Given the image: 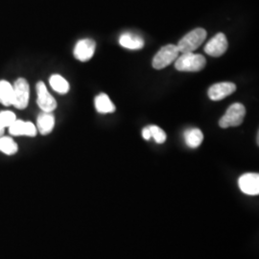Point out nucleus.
<instances>
[{"mask_svg": "<svg viewBox=\"0 0 259 259\" xmlns=\"http://www.w3.org/2000/svg\"><path fill=\"white\" fill-rule=\"evenodd\" d=\"M177 70L183 72H198L204 69L206 65V60L204 56L200 54L183 53V55L177 58L175 61Z\"/></svg>", "mask_w": 259, "mask_h": 259, "instance_id": "f257e3e1", "label": "nucleus"}, {"mask_svg": "<svg viewBox=\"0 0 259 259\" xmlns=\"http://www.w3.org/2000/svg\"><path fill=\"white\" fill-rule=\"evenodd\" d=\"M206 31L203 28H196L183 37L177 47L181 53H191L203 45L206 37Z\"/></svg>", "mask_w": 259, "mask_h": 259, "instance_id": "f03ea898", "label": "nucleus"}, {"mask_svg": "<svg viewBox=\"0 0 259 259\" xmlns=\"http://www.w3.org/2000/svg\"><path fill=\"white\" fill-rule=\"evenodd\" d=\"M246 115V108L241 103H234L228 109L225 115L219 120V126L222 129L237 127L243 123Z\"/></svg>", "mask_w": 259, "mask_h": 259, "instance_id": "7ed1b4c3", "label": "nucleus"}, {"mask_svg": "<svg viewBox=\"0 0 259 259\" xmlns=\"http://www.w3.org/2000/svg\"><path fill=\"white\" fill-rule=\"evenodd\" d=\"M179 49L175 45H167L162 47L153 59V67L155 69H163L175 62L179 57Z\"/></svg>", "mask_w": 259, "mask_h": 259, "instance_id": "20e7f679", "label": "nucleus"}, {"mask_svg": "<svg viewBox=\"0 0 259 259\" xmlns=\"http://www.w3.org/2000/svg\"><path fill=\"white\" fill-rule=\"evenodd\" d=\"M14 101L13 106L19 110H23L28 106L29 102V84L23 78L18 79L14 85Z\"/></svg>", "mask_w": 259, "mask_h": 259, "instance_id": "39448f33", "label": "nucleus"}, {"mask_svg": "<svg viewBox=\"0 0 259 259\" xmlns=\"http://www.w3.org/2000/svg\"><path fill=\"white\" fill-rule=\"evenodd\" d=\"M37 90V104L39 109L45 112H52L57 108L55 98L50 94L44 82H38L36 85Z\"/></svg>", "mask_w": 259, "mask_h": 259, "instance_id": "423d86ee", "label": "nucleus"}, {"mask_svg": "<svg viewBox=\"0 0 259 259\" xmlns=\"http://www.w3.org/2000/svg\"><path fill=\"white\" fill-rule=\"evenodd\" d=\"M228 39L225 34L218 33L205 45L204 52L207 55L218 58L224 55L228 49Z\"/></svg>", "mask_w": 259, "mask_h": 259, "instance_id": "0eeeda50", "label": "nucleus"}, {"mask_svg": "<svg viewBox=\"0 0 259 259\" xmlns=\"http://www.w3.org/2000/svg\"><path fill=\"white\" fill-rule=\"evenodd\" d=\"M238 186L244 194L256 196L259 194V175L256 173H246L239 178Z\"/></svg>", "mask_w": 259, "mask_h": 259, "instance_id": "6e6552de", "label": "nucleus"}, {"mask_svg": "<svg viewBox=\"0 0 259 259\" xmlns=\"http://www.w3.org/2000/svg\"><path fill=\"white\" fill-rule=\"evenodd\" d=\"M96 44L91 38L79 40L74 48V57L80 62H88L93 58L95 53Z\"/></svg>", "mask_w": 259, "mask_h": 259, "instance_id": "1a4fd4ad", "label": "nucleus"}, {"mask_svg": "<svg viewBox=\"0 0 259 259\" xmlns=\"http://www.w3.org/2000/svg\"><path fill=\"white\" fill-rule=\"evenodd\" d=\"M236 91L235 83L232 82H221L215 83L208 89V97L212 101H220L232 95Z\"/></svg>", "mask_w": 259, "mask_h": 259, "instance_id": "9d476101", "label": "nucleus"}, {"mask_svg": "<svg viewBox=\"0 0 259 259\" xmlns=\"http://www.w3.org/2000/svg\"><path fill=\"white\" fill-rule=\"evenodd\" d=\"M55 126V117L51 112L42 111L37 119V130L42 136L50 134Z\"/></svg>", "mask_w": 259, "mask_h": 259, "instance_id": "9b49d317", "label": "nucleus"}, {"mask_svg": "<svg viewBox=\"0 0 259 259\" xmlns=\"http://www.w3.org/2000/svg\"><path fill=\"white\" fill-rule=\"evenodd\" d=\"M119 45L130 50H139L144 47V40L138 35L132 33H124L119 37Z\"/></svg>", "mask_w": 259, "mask_h": 259, "instance_id": "f8f14e48", "label": "nucleus"}, {"mask_svg": "<svg viewBox=\"0 0 259 259\" xmlns=\"http://www.w3.org/2000/svg\"><path fill=\"white\" fill-rule=\"evenodd\" d=\"M94 106H95L96 111H98L99 113H103V114L112 113L116 110L114 104L112 103L110 97L106 93H100L99 95H97L95 97Z\"/></svg>", "mask_w": 259, "mask_h": 259, "instance_id": "ddd939ff", "label": "nucleus"}, {"mask_svg": "<svg viewBox=\"0 0 259 259\" xmlns=\"http://www.w3.org/2000/svg\"><path fill=\"white\" fill-rule=\"evenodd\" d=\"M185 140L189 148H198L204 140L203 132L198 128L187 130L185 133Z\"/></svg>", "mask_w": 259, "mask_h": 259, "instance_id": "4468645a", "label": "nucleus"}, {"mask_svg": "<svg viewBox=\"0 0 259 259\" xmlns=\"http://www.w3.org/2000/svg\"><path fill=\"white\" fill-rule=\"evenodd\" d=\"M14 101V88L13 85L5 81H0V104L3 106H11Z\"/></svg>", "mask_w": 259, "mask_h": 259, "instance_id": "2eb2a0df", "label": "nucleus"}, {"mask_svg": "<svg viewBox=\"0 0 259 259\" xmlns=\"http://www.w3.org/2000/svg\"><path fill=\"white\" fill-rule=\"evenodd\" d=\"M49 83L56 93L65 94L69 92V83L63 76L53 74L49 79Z\"/></svg>", "mask_w": 259, "mask_h": 259, "instance_id": "dca6fc26", "label": "nucleus"}, {"mask_svg": "<svg viewBox=\"0 0 259 259\" xmlns=\"http://www.w3.org/2000/svg\"><path fill=\"white\" fill-rule=\"evenodd\" d=\"M18 151V144L14 141V139L3 136L0 137V152L8 156H13L17 154Z\"/></svg>", "mask_w": 259, "mask_h": 259, "instance_id": "f3484780", "label": "nucleus"}, {"mask_svg": "<svg viewBox=\"0 0 259 259\" xmlns=\"http://www.w3.org/2000/svg\"><path fill=\"white\" fill-rule=\"evenodd\" d=\"M150 133H151V138L155 139V141L158 144H162L166 140V134L162 129H160L158 126L156 125H151L148 126Z\"/></svg>", "mask_w": 259, "mask_h": 259, "instance_id": "a211bd4d", "label": "nucleus"}, {"mask_svg": "<svg viewBox=\"0 0 259 259\" xmlns=\"http://www.w3.org/2000/svg\"><path fill=\"white\" fill-rule=\"evenodd\" d=\"M17 120V116L13 111H4L0 112V126L2 128H9Z\"/></svg>", "mask_w": 259, "mask_h": 259, "instance_id": "6ab92c4d", "label": "nucleus"}, {"mask_svg": "<svg viewBox=\"0 0 259 259\" xmlns=\"http://www.w3.org/2000/svg\"><path fill=\"white\" fill-rule=\"evenodd\" d=\"M9 133L14 137H21L25 136V121H15L9 128Z\"/></svg>", "mask_w": 259, "mask_h": 259, "instance_id": "aec40b11", "label": "nucleus"}, {"mask_svg": "<svg viewBox=\"0 0 259 259\" xmlns=\"http://www.w3.org/2000/svg\"><path fill=\"white\" fill-rule=\"evenodd\" d=\"M142 137L145 140H149L151 139V133H150L148 127H145L144 129L142 130Z\"/></svg>", "mask_w": 259, "mask_h": 259, "instance_id": "412c9836", "label": "nucleus"}, {"mask_svg": "<svg viewBox=\"0 0 259 259\" xmlns=\"http://www.w3.org/2000/svg\"><path fill=\"white\" fill-rule=\"evenodd\" d=\"M4 128H2L1 126H0V137H2V135L4 134Z\"/></svg>", "mask_w": 259, "mask_h": 259, "instance_id": "4be33fe9", "label": "nucleus"}]
</instances>
